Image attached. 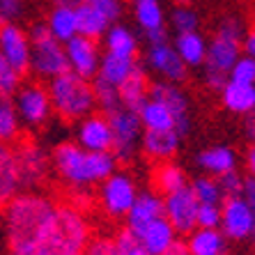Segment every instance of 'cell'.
<instances>
[{"instance_id":"obj_1","label":"cell","mask_w":255,"mask_h":255,"mask_svg":"<svg viewBox=\"0 0 255 255\" xmlns=\"http://www.w3.org/2000/svg\"><path fill=\"white\" fill-rule=\"evenodd\" d=\"M55 200L46 191H18L2 205V226L9 251L32 249L46 242L55 214Z\"/></svg>"},{"instance_id":"obj_2","label":"cell","mask_w":255,"mask_h":255,"mask_svg":"<svg viewBox=\"0 0 255 255\" xmlns=\"http://www.w3.org/2000/svg\"><path fill=\"white\" fill-rule=\"evenodd\" d=\"M115 170L118 161L111 152H85L74 140L58 142L51 152V172L71 193L74 202L90 196Z\"/></svg>"},{"instance_id":"obj_3","label":"cell","mask_w":255,"mask_h":255,"mask_svg":"<svg viewBox=\"0 0 255 255\" xmlns=\"http://www.w3.org/2000/svg\"><path fill=\"white\" fill-rule=\"evenodd\" d=\"M249 30L244 25V21L239 16H226L219 23L214 37L207 42L205 48V83L209 90L221 92V88L228 81V71L232 69V65L242 58V39Z\"/></svg>"},{"instance_id":"obj_4","label":"cell","mask_w":255,"mask_h":255,"mask_svg":"<svg viewBox=\"0 0 255 255\" xmlns=\"http://www.w3.org/2000/svg\"><path fill=\"white\" fill-rule=\"evenodd\" d=\"M92 237H95V228L85 207L74 200H65L55 205L53 221L42 246L58 255H83Z\"/></svg>"},{"instance_id":"obj_5","label":"cell","mask_w":255,"mask_h":255,"mask_svg":"<svg viewBox=\"0 0 255 255\" xmlns=\"http://www.w3.org/2000/svg\"><path fill=\"white\" fill-rule=\"evenodd\" d=\"M51 108L58 118L65 122H78L95 113V92H92V81L76 76L74 71H62L60 76L51 78L46 85Z\"/></svg>"},{"instance_id":"obj_6","label":"cell","mask_w":255,"mask_h":255,"mask_svg":"<svg viewBox=\"0 0 255 255\" xmlns=\"http://www.w3.org/2000/svg\"><path fill=\"white\" fill-rule=\"evenodd\" d=\"M14 168H16L18 189L21 191H42L51 179V152L32 138H18L12 145Z\"/></svg>"},{"instance_id":"obj_7","label":"cell","mask_w":255,"mask_h":255,"mask_svg":"<svg viewBox=\"0 0 255 255\" xmlns=\"http://www.w3.org/2000/svg\"><path fill=\"white\" fill-rule=\"evenodd\" d=\"M30 39V67L37 78H51L60 76L62 71H67V55H65V44L55 42L51 32L46 30L44 23H35L28 32Z\"/></svg>"},{"instance_id":"obj_8","label":"cell","mask_w":255,"mask_h":255,"mask_svg":"<svg viewBox=\"0 0 255 255\" xmlns=\"http://www.w3.org/2000/svg\"><path fill=\"white\" fill-rule=\"evenodd\" d=\"M136 177L127 170H115L97 186V205L104 216L111 221H125L127 212L131 209L138 196Z\"/></svg>"},{"instance_id":"obj_9","label":"cell","mask_w":255,"mask_h":255,"mask_svg":"<svg viewBox=\"0 0 255 255\" xmlns=\"http://www.w3.org/2000/svg\"><path fill=\"white\" fill-rule=\"evenodd\" d=\"M108 127H111V154L115 156V161L120 163H129L136 152L140 149V136L142 127L140 120L133 111L120 106L118 111H113L111 115H106Z\"/></svg>"},{"instance_id":"obj_10","label":"cell","mask_w":255,"mask_h":255,"mask_svg":"<svg viewBox=\"0 0 255 255\" xmlns=\"http://www.w3.org/2000/svg\"><path fill=\"white\" fill-rule=\"evenodd\" d=\"M14 111L18 115L21 127L28 129H39L48 122V118L53 115L51 108V99H48L46 85L39 81H30V83H21L18 90L12 95Z\"/></svg>"},{"instance_id":"obj_11","label":"cell","mask_w":255,"mask_h":255,"mask_svg":"<svg viewBox=\"0 0 255 255\" xmlns=\"http://www.w3.org/2000/svg\"><path fill=\"white\" fill-rule=\"evenodd\" d=\"M219 230L228 244H244L255 232V205L244 198H226L221 202V223Z\"/></svg>"},{"instance_id":"obj_12","label":"cell","mask_w":255,"mask_h":255,"mask_svg":"<svg viewBox=\"0 0 255 255\" xmlns=\"http://www.w3.org/2000/svg\"><path fill=\"white\" fill-rule=\"evenodd\" d=\"M149 99L161 101L168 108V113L172 118L175 131L179 133V138L189 136L191 131V101L184 95V90L177 83H168V81H156L149 83Z\"/></svg>"},{"instance_id":"obj_13","label":"cell","mask_w":255,"mask_h":255,"mask_svg":"<svg viewBox=\"0 0 255 255\" xmlns=\"http://www.w3.org/2000/svg\"><path fill=\"white\" fill-rule=\"evenodd\" d=\"M196 214L198 202L191 193L189 184L184 189L175 191V193L163 196V219L172 226V230L177 232V237H186L196 228Z\"/></svg>"},{"instance_id":"obj_14","label":"cell","mask_w":255,"mask_h":255,"mask_svg":"<svg viewBox=\"0 0 255 255\" xmlns=\"http://www.w3.org/2000/svg\"><path fill=\"white\" fill-rule=\"evenodd\" d=\"M142 67L159 74L161 81H168V83H182L186 78V71H189V67L179 60V55L175 53V48L168 39L149 44Z\"/></svg>"},{"instance_id":"obj_15","label":"cell","mask_w":255,"mask_h":255,"mask_svg":"<svg viewBox=\"0 0 255 255\" xmlns=\"http://www.w3.org/2000/svg\"><path fill=\"white\" fill-rule=\"evenodd\" d=\"M65 55H67V69L74 71L76 76L92 81L97 76V67H99V42L88 39V37L76 35L74 39L65 44Z\"/></svg>"},{"instance_id":"obj_16","label":"cell","mask_w":255,"mask_h":255,"mask_svg":"<svg viewBox=\"0 0 255 255\" xmlns=\"http://www.w3.org/2000/svg\"><path fill=\"white\" fill-rule=\"evenodd\" d=\"M0 55L25 76L30 67V39L28 32L18 23L0 25Z\"/></svg>"},{"instance_id":"obj_17","label":"cell","mask_w":255,"mask_h":255,"mask_svg":"<svg viewBox=\"0 0 255 255\" xmlns=\"http://www.w3.org/2000/svg\"><path fill=\"white\" fill-rule=\"evenodd\" d=\"M76 145L85 152H111V127H108L106 115L90 113L88 118L76 122Z\"/></svg>"},{"instance_id":"obj_18","label":"cell","mask_w":255,"mask_h":255,"mask_svg":"<svg viewBox=\"0 0 255 255\" xmlns=\"http://www.w3.org/2000/svg\"><path fill=\"white\" fill-rule=\"evenodd\" d=\"M161 216H163V198L152 189L138 191L136 200H133L131 209L125 216V226L122 228H127L133 235V232H138L140 228H145L147 223L161 219Z\"/></svg>"},{"instance_id":"obj_19","label":"cell","mask_w":255,"mask_h":255,"mask_svg":"<svg viewBox=\"0 0 255 255\" xmlns=\"http://www.w3.org/2000/svg\"><path fill=\"white\" fill-rule=\"evenodd\" d=\"M182 138L175 129L168 131H142L140 136V149L154 163H163V161H172L175 154L179 152Z\"/></svg>"},{"instance_id":"obj_20","label":"cell","mask_w":255,"mask_h":255,"mask_svg":"<svg viewBox=\"0 0 255 255\" xmlns=\"http://www.w3.org/2000/svg\"><path fill=\"white\" fill-rule=\"evenodd\" d=\"M118 95H120L122 108H129L133 113H138L142 104L149 99V78L140 62H138V65L133 67V71L120 83Z\"/></svg>"},{"instance_id":"obj_21","label":"cell","mask_w":255,"mask_h":255,"mask_svg":"<svg viewBox=\"0 0 255 255\" xmlns=\"http://www.w3.org/2000/svg\"><path fill=\"white\" fill-rule=\"evenodd\" d=\"M133 14H136V23L147 35L149 44L166 39V16H163V7L159 0H136Z\"/></svg>"},{"instance_id":"obj_22","label":"cell","mask_w":255,"mask_h":255,"mask_svg":"<svg viewBox=\"0 0 255 255\" xmlns=\"http://www.w3.org/2000/svg\"><path fill=\"white\" fill-rule=\"evenodd\" d=\"M191 255H228L230 244L219 228H193L182 237Z\"/></svg>"},{"instance_id":"obj_23","label":"cell","mask_w":255,"mask_h":255,"mask_svg":"<svg viewBox=\"0 0 255 255\" xmlns=\"http://www.w3.org/2000/svg\"><path fill=\"white\" fill-rule=\"evenodd\" d=\"M133 237L138 239V244H140L149 255H161L163 251L170 249L172 244L179 239L177 232L172 230V226L163 216L152 221V223H147V226L140 228L138 232H133Z\"/></svg>"},{"instance_id":"obj_24","label":"cell","mask_w":255,"mask_h":255,"mask_svg":"<svg viewBox=\"0 0 255 255\" xmlns=\"http://www.w3.org/2000/svg\"><path fill=\"white\" fill-rule=\"evenodd\" d=\"M237 152L230 145H214V147L202 149L198 154V166L205 170L209 177H223L228 172L237 170Z\"/></svg>"},{"instance_id":"obj_25","label":"cell","mask_w":255,"mask_h":255,"mask_svg":"<svg viewBox=\"0 0 255 255\" xmlns=\"http://www.w3.org/2000/svg\"><path fill=\"white\" fill-rule=\"evenodd\" d=\"M186 184H189V177H186L184 168L172 163V161L156 163L154 170H152V191H156L161 198L184 189Z\"/></svg>"},{"instance_id":"obj_26","label":"cell","mask_w":255,"mask_h":255,"mask_svg":"<svg viewBox=\"0 0 255 255\" xmlns=\"http://www.w3.org/2000/svg\"><path fill=\"white\" fill-rule=\"evenodd\" d=\"M221 104L235 115H251L255 108V85L226 81V85L221 88Z\"/></svg>"},{"instance_id":"obj_27","label":"cell","mask_w":255,"mask_h":255,"mask_svg":"<svg viewBox=\"0 0 255 255\" xmlns=\"http://www.w3.org/2000/svg\"><path fill=\"white\" fill-rule=\"evenodd\" d=\"M104 44H106V53L118 55V58H138V39L133 35V30H129L122 23L108 25L106 35H104Z\"/></svg>"},{"instance_id":"obj_28","label":"cell","mask_w":255,"mask_h":255,"mask_svg":"<svg viewBox=\"0 0 255 255\" xmlns=\"http://www.w3.org/2000/svg\"><path fill=\"white\" fill-rule=\"evenodd\" d=\"M136 65H138V58L131 60V58H118V55H111V53H101L95 78L113 85V88H120V83L133 71Z\"/></svg>"},{"instance_id":"obj_29","label":"cell","mask_w":255,"mask_h":255,"mask_svg":"<svg viewBox=\"0 0 255 255\" xmlns=\"http://www.w3.org/2000/svg\"><path fill=\"white\" fill-rule=\"evenodd\" d=\"M46 30L51 32L55 42L60 44H67L69 39L78 35V28H76V14L71 7H53L46 16Z\"/></svg>"},{"instance_id":"obj_30","label":"cell","mask_w":255,"mask_h":255,"mask_svg":"<svg viewBox=\"0 0 255 255\" xmlns=\"http://www.w3.org/2000/svg\"><path fill=\"white\" fill-rule=\"evenodd\" d=\"M175 53L179 55V60L184 62L186 67H200L202 60H205V48H207V42L200 32H182V35L175 37Z\"/></svg>"},{"instance_id":"obj_31","label":"cell","mask_w":255,"mask_h":255,"mask_svg":"<svg viewBox=\"0 0 255 255\" xmlns=\"http://www.w3.org/2000/svg\"><path fill=\"white\" fill-rule=\"evenodd\" d=\"M18 177H16V168H14V154H12V145L0 142V209L12 196L18 193Z\"/></svg>"},{"instance_id":"obj_32","label":"cell","mask_w":255,"mask_h":255,"mask_svg":"<svg viewBox=\"0 0 255 255\" xmlns=\"http://www.w3.org/2000/svg\"><path fill=\"white\" fill-rule=\"evenodd\" d=\"M74 14H76L78 35H81V37H88V39H95V42H99L101 37L106 35L108 25H111L106 18L101 16L99 12H95V9H92L88 2L78 5L76 9H74Z\"/></svg>"},{"instance_id":"obj_33","label":"cell","mask_w":255,"mask_h":255,"mask_svg":"<svg viewBox=\"0 0 255 255\" xmlns=\"http://www.w3.org/2000/svg\"><path fill=\"white\" fill-rule=\"evenodd\" d=\"M138 120H140L142 131H168L175 129L172 125V118L168 113V108L156 99H147L138 111Z\"/></svg>"},{"instance_id":"obj_34","label":"cell","mask_w":255,"mask_h":255,"mask_svg":"<svg viewBox=\"0 0 255 255\" xmlns=\"http://www.w3.org/2000/svg\"><path fill=\"white\" fill-rule=\"evenodd\" d=\"M18 138H23V127L14 111V101L12 97L0 95V142L14 145Z\"/></svg>"},{"instance_id":"obj_35","label":"cell","mask_w":255,"mask_h":255,"mask_svg":"<svg viewBox=\"0 0 255 255\" xmlns=\"http://www.w3.org/2000/svg\"><path fill=\"white\" fill-rule=\"evenodd\" d=\"M189 189L198 205H221V202H223V191H221L216 177L200 175V177H196L193 182H189Z\"/></svg>"},{"instance_id":"obj_36","label":"cell","mask_w":255,"mask_h":255,"mask_svg":"<svg viewBox=\"0 0 255 255\" xmlns=\"http://www.w3.org/2000/svg\"><path fill=\"white\" fill-rule=\"evenodd\" d=\"M92 92H95V106L101 115H111L113 111H118L122 104H120V95L118 88L104 83L99 78H92Z\"/></svg>"},{"instance_id":"obj_37","label":"cell","mask_w":255,"mask_h":255,"mask_svg":"<svg viewBox=\"0 0 255 255\" xmlns=\"http://www.w3.org/2000/svg\"><path fill=\"white\" fill-rule=\"evenodd\" d=\"M228 81L242 85H255V58H242L232 65V69L228 71Z\"/></svg>"},{"instance_id":"obj_38","label":"cell","mask_w":255,"mask_h":255,"mask_svg":"<svg viewBox=\"0 0 255 255\" xmlns=\"http://www.w3.org/2000/svg\"><path fill=\"white\" fill-rule=\"evenodd\" d=\"M113 244H115V255H149L127 228H120V230L115 232Z\"/></svg>"},{"instance_id":"obj_39","label":"cell","mask_w":255,"mask_h":255,"mask_svg":"<svg viewBox=\"0 0 255 255\" xmlns=\"http://www.w3.org/2000/svg\"><path fill=\"white\" fill-rule=\"evenodd\" d=\"M21 83H23V76H21V74H18V71L14 69L2 55H0V95L12 97Z\"/></svg>"},{"instance_id":"obj_40","label":"cell","mask_w":255,"mask_h":255,"mask_svg":"<svg viewBox=\"0 0 255 255\" xmlns=\"http://www.w3.org/2000/svg\"><path fill=\"white\" fill-rule=\"evenodd\" d=\"M85 2H88L95 12H99L111 25L118 23L120 16L125 14V2H122V0H85Z\"/></svg>"},{"instance_id":"obj_41","label":"cell","mask_w":255,"mask_h":255,"mask_svg":"<svg viewBox=\"0 0 255 255\" xmlns=\"http://www.w3.org/2000/svg\"><path fill=\"white\" fill-rule=\"evenodd\" d=\"M172 28L177 35L182 32H196L198 30V16L193 9L189 7H177L175 12H172Z\"/></svg>"},{"instance_id":"obj_42","label":"cell","mask_w":255,"mask_h":255,"mask_svg":"<svg viewBox=\"0 0 255 255\" xmlns=\"http://www.w3.org/2000/svg\"><path fill=\"white\" fill-rule=\"evenodd\" d=\"M221 205H198L196 228H219Z\"/></svg>"},{"instance_id":"obj_43","label":"cell","mask_w":255,"mask_h":255,"mask_svg":"<svg viewBox=\"0 0 255 255\" xmlns=\"http://www.w3.org/2000/svg\"><path fill=\"white\" fill-rule=\"evenodd\" d=\"M242 182H244V175H239V170L228 172V175L219 177V186H221V191H223V200H226V198L242 196Z\"/></svg>"},{"instance_id":"obj_44","label":"cell","mask_w":255,"mask_h":255,"mask_svg":"<svg viewBox=\"0 0 255 255\" xmlns=\"http://www.w3.org/2000/svg\"><path fill=\"white\" fill-rule=\"evenodd\" d=\"M83 255H115V244L113 235H95L92 242L88 244V249Z\"/></svg>"},{"instance_id":"obj_45","label":"cell","mask_w":255,"mask_h":255,"mask_svg":"<svg viewBox=\"0 0 255 255\" xmlns=\"http://www.w3.org/2000/svg\"><path fill=\"white\" fill-rule=\"evenodd\" d=\"M23 0H0V25L16 23V18L23 14Z\"/></svg>"},{"instance_id":"obj_46","label":"cell","mask_w":255,"mask_h":255,"mask_svg":"<svg viewBox=\"0 0 255 255\" xmlns=\"http://www.w3.org/2000/svg\"><path fill=\"white\" fill-rule=\"evenodd\" d=\"M239 198H244L246 202L255 205V179H253V175H246V177H244V182H242V196H239Z\"/></svg>"},{"instance_id":"obj_47","label":"cell","mask_w":255,"mask_h":255,"mask_svg":"<svg viewBox=\"0 0 255 255\" xmlns=\"http://www.w3.org/2000/svg\"><path fill=\"white\" fill-rule=\"evenodd\" d=\"M242 55H246V58H255V32H253V30H249V32L244 35V39H242Z\"/></svg>"},{"instance_id":"obj_48","label":"cell","mask_w":255,"mask_h":255,"mask_svg":"<svg viewBox=\"0 0 255 255\" xmlns=\"http://www.w3.org/2000/svg\"><path fill=\"white\" fill-rule=\"evenodd\" d=\"M9 255H58L46 246H32V249H18V251H9Z\"/></svg>"},{"instance_id":"obj_49","label":"cell","mask_w":255,"mask_h":255,"mask_svg":"<svg viewBox=\"0 0 255 255\" xmlns=\"http://www.w3.org/2000/svg\"><path fill=\"white\" fill-rule=\"evenodd\" d=\"M161 255H191V253H189V249H186L184 239L179 237L177 242H175V244H172V246H170V249H166V251H163V253H161Z\"/></svg>"},{"instance_id":"obj_50","label":"cell","mask_w":255,"mask_h":255,"mask_svg":"<svg viewBox=\"0 0 255 255\" xmlns=\"http://www.w3.org/2000/svg\"><path fill=\"white\" fill-rule=\"evenodd\" d=\"M53 7H71V9H76L78 5H83L85 0H51Z\"/></svg>"},{"instance_id":"obj_51","label":"cell","mask_w":255,"mask_h":255,"mask_svg":"<svg viewBox=\"0 0 255 255\" xmlns=\"http://www.w3.org/2000/svg\"><path fill=\"white\" fill-rule=\"evenodd\" d=\"M246 166H249V175H253V168H255V147L249 145V152H246Z\"/></svg>"},{"instance_id":"obj_52","label":"cell","mask_w":255,"mask_h":255,"mask_svg":"<svg viewBox=\"0 0 255 255\" xmlns=\"http://www.w3.org/2000/svg\"><path fill=\"white\" fill-rule=\"evenodd\" d=\"M177 2H191V0H177Z\"/></svg>"},{"instance_id":"obj_53","label":"cell","mask_w":255,"mask_h":255,"mask_svg":"<svg viewBox=\"0 0 255 255\" xmlns=\"http://www.w3.org/2000/svg\"><path fill=\"white\" fill-rule=\"evenodd\" d=\"M133 2H136V0H133Z\"/></svg>"},{"instance_id":"obj_54","label":"cell","mask_w":255,"mask_h":255,"mask_svg":"<svg viewBox=\"0 0 255 255\" xmlns=\"http://www.w3.org/2000/svg\"><path fill=\"white\" fill-rule=\"evenodd\" d=\"M228 255H230V253H228Z\"/></svg>"}]
</instances>
